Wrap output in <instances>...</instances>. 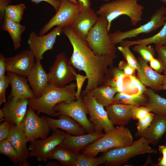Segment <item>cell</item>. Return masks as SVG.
<instances>
[{
  "label": "cell",
  "instance_id": "obj_1",
  "mask_svg": "<svg viewBox=\"0 0 166 166\" xmlns=\"http://www.w3.org/2000/svg\"><path fill=\"white\" fill-rule=\"evenodd\" d=\"M62 32L67 37L73 48L69 59L70 64L89 77L83 90L89 91L103 84L105 75L109 67L113 65V59L95 53L86 40L79 37L70 26L64 27Z\"/></svg>",
  "mask_w": 166,
  "mask_h": 166
},
{
  "label": "cell",
  "instance_id": "obj_11",
  "mask_svg": "<svg viewBox=\"0 0 166 166\" xmlns=\"http://www.w3.org/2000/svg\"><path fill=\"white\" fill-rule=\"evenodd\" d=\"M70 103L61 102L56 104L53 110L57 116L60 114L67 115L79 123L87 133L94 132L93 126L87 117V109L81 96Z\"/></svg>",
  "mask_w": 166,
  "mask_h": 166
},
{
  "label": "cell",
  "instance_id": "obj_48",
  "mask_svg": "<svg viewBox=\"0 0 166 166\" xmlns=\"http://www.w3.org/2000/svg\"><path fill=\"white\" fill-rule=\"evenodd\" d=\"M31 1L36 4H39L42 2H46L53 7L56 12L59 9L61 2V0H31Z\"/></svg>",
  "mask_w": 166,
  "mask_h": 166
},
{
  "label": "cell",
  "instance_id": "obj_51",
  "mask_svg": "<svg viewBox=\"0 0 166 166\" xmlns=\"http://www.w3.org/2000/svg\"><path fill=\"white\" fill-rule=\"evenodd\" d=\"M78 5L81 10L90 7L91 0H77Z\"/></svg>",
  "mask_w": 166,
  "mask_h": 166
},
{
  "label": "cell",
  "instance_id": "obj_12",
  "mask_svg": "<svg viewBox=\"0 0 166 166\" xmlns=\"http://www.w3.org/2000/svg\"><path fill=\"white\" fill-rule=\"evenodd\" d=\"M62 28L57 26L50 32L42 35H38L34 31L30 34L27 42L36 60H42L44 53L53 49L56 38L62 32Z\"/></svg>",
  "mask_w": 166,
  "mask_h": 166
},
{
  "label": "cell",
  "instance_id": "obj_42",
  "mask_svg": "<svg viewBox=\"0 0 166 166\" xmlns=\"http://www.w3.org/2000/svg\"><path fill=\"white\" fill-rule=\"evenodd\" d=\"M75 80L76 81L77 90L75 94V99L78 98L81 96V90L83 84L87 79L89 78L86 75L83 76L77 73H75Z\"/></svg>",
  "mask_w": 166,
  "mask_h": 166
},
{
  "label": "cell",
  "instance_id": "obj_35",
  "mask_svg": "<svg viewBox=\"0 0 166 166\" xmlns=\"http://www.w3.org/2000/svg\"><path fill=\"white\" fill-rule=\"evenodd\" d=\"M0 141V153L9 157L14 164L19 163L17 152L10 142L6 139Z\"/></svg>",
  "mask_w": 166,
  "mask_h": 166
},
{
  "label": "cell",
  "instance_id": "obj_29",
  "mask_svg": "<svg viewBox=\"0 0 166 166\" xmlns=\"http://www.w3.org/2000/svg\"><path fill=\"white\" fill-rule=\"evenodd\" d=\"M90 91L96 101L104 107L113 102L115 95L118 92L116 88L104 84Z\"/></svg>",
  "mask_w": 166,
  "mask_h": 166
},
{
  "label": "cell",
  "instance_id": "obj_5",
  "mask_svg": "<svg viewBox=\"0 0 166 166\" xmlns=\"http://www.w3.org/2000/svg\"><path fill=\"white\" fill-rule=\"evenodd\" d=\"M133 141V137L129 130L125 126H118L105 133L82 151L84 153L95 157L100 152L126 146Z\"/></svg>",
  "mask_w": 166,
  "mask_h": 166
},
{
  "label": "cell",
  "instance_id": "obj_30",
  "mask_svg": "<svg viewBox=\"0 0 166 166\" xmlns=\"http://www.w3.org/2000/svg\"><path fill=\"white\" fill-rule=\"evenodd\" d=\"M148 101L145 105L155 115H166V99L161 97L152 89H147L146 93Z\"/></svg>",
  "mask_w": 166,
  "mask_h": 166
},
{
  "label": "cell",
  "instance_id": "obj_57",
  "mask_svg": "<svg viewBox=\"0 0 166 166\" xmlns=\"http://www.w3.org/2000/svg\"><path fill=\"white\" fill-rule=\"evenodd\" d=\"M103 1L105 2H109L111 0H102Z\"/></svg>",
  "mask_w": 166,
  "mask_h": 166
},
{
  "label": "cell",
  "instance_id": "obj_9",
  "mask_svg": "<svg viewBox=\"0 0 166 166\" xmlns=\"http://www.w3.org/2000/svg\"><path fill=\"white\" fill-rule=\"evenodd\" d=\"M74 68L70 64L64 52L59 53L50 66L48 73L49 84L63 87L75 80Z\"/></svg>",
  "mask_w": 166,
  "mask_h": 166
},
{
  "label": "cell",
  "instance_id": "obj_54",
  "mask_svg": "<svg viewBox=\"0 0 166 166\" xmlns=\"http://www.w3.org/2000/svg\"><path fill=\"white\" fill-rule=\"evenodd\" d=\"M57 164H56V163L53 162H49L48 163H47L46 164V166H54V165H57Z\"/></svg>",
  "mask_w": 166,
  "mask_h": 166
},
{
  "label": "cell",
  "instance_id": "obj_26",
  "mask_svg": "<svg viewBox=\"0 0 166 166\" xmlns=\"http://www.w3.org/2000/svg\"><path fill=\"white\" fill-rule=\"evenodd\" d=\"M1 22L0 29L10 34L14 49L19 48L21 45L22 35L26 29L25 26L13 21L5 15Z\"/></svg>",
  "mask_w": 166,
  "mask_h": 166
},
{
  "label": "cell",
  "instance_id": "obj_23",
  "mask_svg": "<svg viewBox=\"0 0 166 166\" xmlns=\"http://www.w3.org/2000/svg\"><path fill=\"white\" fill-rule=\"evenodd\" d=\"M59 118L54 119L45 116L48 126L53 130L60 129L68 133L74 135L86 134V132L82 126L70 117L63 114L57 116Z\"/></svg>",
  "mask_w": 166,
  "mask_h": 166
},
{
  "label": "cell",
  "instance_id": "obj_55",
  "mask_svg": "<svg viewBox=\"0 0 166 166\" xmlns=\"http://www.w3.org/2000/svg\"><path fill=\"white\" fill-rule=\"evenodd\" d=\"M70 2L76 4H78L77 0H67Z\"/></svg>",
  "mask_w": 166,
  "mask_h": 166
},
{
  "label": "cell",
  "instance_id": "obj_56",
  "mask_svg": "<svg viewBox=\"0 0 166 166\" xmlns=\"http://www.w3.org/2000/svg\"><path fill=\"white\" fill-rule=\"evenodd\" d=\"M159 0L166 4V0Z\"/></svg>",
  "mask_w": 166,
  "mask_h": 166
},
{
  "label": "cell",
  "instance_id": "obj_34",
  "mask_svg": "<svg viewBox=\"0 0 166 166\" xmlns=\"http://www.w3.org/2000/svg\"><path fill=\"white\" fill-rule=\"evenodd\" d=\"M101 156L96 158L83 153L78 154L74 166H97L104 164Z\"/></svg>",
  "mask_w": 166,
  "mask_h": 166
},
{
  "label": "cell",
  "instance_id": "obj_50",
  "mask_svg": "<svg viewBox=\"0 0 166 166\" xmlns=\"http://www.w3.org/2000/svg\"><path fill=\"white\" fill-rule=\"evenodd\" d=\"M5 57L2 54H0V78L4 76L6 71Z\"/></svg>",
  "mask_w": 166,
  "mask_h": 166
},
{
  "label": "cell",
  "instance_id": "obj_27",
  "mask_svg": "<svg viewBox=\"0 0 166 166\" xmlns=\"http://www.w3.org/2000/svg\"><path fill=\"white\" fill-rule=\"evenodd\" d=\"M79 153L59 145L50 153L48 158L56 160L63 166H74Z\"/></svg>",
  "mask_w": 166,
  "mask_h": 166
},
{
  "label": "cell",
  "instance_id": "obj_40",
  "mask_svg": "<svg viewBox=\"0 0 166 166\" xmlns=\"http://www.w3.org/2000/svg\"><path fill=\"white\" fill-rule=\"evenodd\" d=\"M10 84L7 75L0 78V105L6 101L5 97L6 89Z\"/></svg>",
  "mask_w": 166,
  "mask_h": 166
},
{
  "label": "cell",
  "instance_id": "obj_39",
  "mask_svg": "<svg viewBox=\"0 0 166 166\" xmlns=\"http://www.w3.org/2000/svg\"><path fill=\"white\" fill-rule=\"evenodd\" d=\"M132 119L138 120L145 117L150 112L146 106H133L132 109Z\"/></svg>",
  "mask_w": 166,
  "mask_h": 166
},
{
  "label": "cell",
  "instance_id": "obj_46",
  "mask_svg": "<svg viewBox=\"0 0 166 166\" xmlns=\"http://www.w3.org/2000/svg\"><path fill=\"white\" fill-rule=\"evenodd\" d=\"M150 67L156 72L160 73L164 72V67L161 61L158 58L153 57L149 61Z\"/></svg>",
  "mask_w": 166,
  "mask_h": 166
},
{
  "label": "cell",
  "instance_id": "obj_43",
  "mask_svg": "<svg viewBox=\"0 0 166 166\" xmlns=\"http://www.w3.org/2000/svg\"><path fill=\"white\" fill-rule=\"evenodd\" d=\"M155 51L158 57L162 62L164 67V72H166V45H156Z\"/></svg>",
  "mask_w": 166,
  "mask_h": 166
},
{
  "label": "cell",
  "instance_id": "obj_3",
  "mask_svg": "<svg viewBox=\"0 0 166 166\" xmlns=\"http://www.w3.org/2000/svg\"><path fill=\"white\" fill-rule=\"evenodd\" d=\"M144 9L138 0H114L102 4L96 12L107 20L109 32L112 21L122 15L128 16L131 25L136 26L142 20Z\"/></svg>",
  "mask_w": 166,
  "mask_h": 166
},
{
  "label": "cell",
  "instance_id": "obj_7",
  "mask_svg": "<svg viewBox=\"0 0 166 166\" xmlns=\"http://www.w3.org/2000/svg\"><path fill=\"white\" fill-rule=\"evenodd\" d=\"M84 103L89 115V120L93 124L94 132L105 133L113 130L115 127L109 120L104 107L98 103L89 91L81 92Z\"/></svg>",
  "mask_w": 166,
  "mask_h": 166
},
{
  "label": "cell",
  "instance_id": "obj_10",
  "mask_svg": "<svg viewBox=\"0 0 166 166\" xmlns=\"http://www.w3.org/2000/svg\"><path fill=\"white\" fill-rule=\"evenodd\" d=\"M29 107L18 127L24 133L27 141L32 142L40 138L47 137L50 129L45 116L40 117Z\"/></svg>",
  "mask_w": 166,
  "mask_h": 166
},
{
  "label": "cell",
  "instance_id": "obj_47",
  "mask_svg": "<svg viewBox=\"0 0 166 166\" xmlns=\"http://www.w3.org/2000/svg\"><path fill=\"white\" fill-rule=\"evenodd\" d=\"M158 150L162 156L159 158L157 165L166 166V143L164 145L159 146Z\"/></svg>",
  "mask_w": 166,
  "mask_h": 166
},
{
  "label": "cell",
  "instance_id": "obj_41",
  "mask_svg": "<svg viewBox=\"0 0 166 166\" xmlns=\"http://www.w3.org/2000/svg\"><path fill=\"white\" fill-rule=\"evenodd\" d=\"M132 84L138 90L137 94L142 95L146 93L147 89L141 81L134 75L128 77Z\"/></svg>",
  "mask_w": 166,
  "mask_h": 166
},
{
  "label": "cell",
  "instance_id": "obj_16",
  "mask_svg": "<svg viewBox=\"0 0 166 166\" xmlns=\"http://www.w3.org/2000/svg\"><path fill=\"white\" fill-rule=\"evenodd\" d=\"M98 18L96 12L91 7L81 10L70 26L79 37L86 40L89 32Z\"/></svg>",
  "mask_w": 166,
  "mask_h": 166
},
{
  "label": "cell",
  "instance_id": "obj_38",
  "mask_svg": "<svg viewBox=\"0 0 166 166\" xmlns=\"http://www.w3.org/2000/svg\"><path fill=\"white\" fill-rule=\"evenodd\" d=\"M155 116L154 113L150 112L144 118L138 120L137 123V132L135 134L141 133L145 131L151 124Z\"/></svg>",
  "mask_w": 166,
  "mask_h": 166
},
{
  "label": "cell",
  "instance_id": "obj_22",
  "mask_svg": "<svg viewBox=\"0 0 166 166\" xmlns=\"http://www.w3.org/2000/svg\"><path fill=\"white\" fill-rule=\"evenodd\" d=\"M27 78L36 97H40L49 84L48 73L44 69L41 61L36 60Z\"/></svg>",
  "mask_w": 166,
  "mask_h": 166
},
{
  "label": "cell",
  "instance_id": "obj_17",
  "mask_svg": "<svg viewBox=\"0 0 166 166\" xmlns=\"http://www.w3.org/2000/svg\"><path fill=\"white\" fill-rule=\"evenodd\" d=\"M16 151L19 159V165L28 166V159L30 157V151L26 146L27 142L24 132L17 126L13 125L7 138Z\"/></svg>",
  "mask_w": 166,
  "mask_h": 166
},
{
  "label": "cell",
  "instance_id": "obj_28",
  "mask_svg": "<svg viewBox=\"0 0 166 166\" xmlns=\"http://www.w3.org/2000/svg\"><path fill=\"white\" fill-rule=\"evenodd\" d=\"M127 76L118 67H109L104 78L103 84L116 88L118 92L124 93V80Z\"/></svg>",
  "mask_w": 166,
  "mask_h": 166
},
{
  "label": "cell",
  "instance_id": "obj_25",
  "mask_svg": "<svg viewBox=\"0 0 166 166\" xmlns=\"http://www.w3.org/2000/svg\"><path fill=\"white\" fill-rule=\"evenodd\" d=\"M166 132V115H155L150 126L143 132L136 134L143 137L154 145H156Z\"/></svg>",
  "mask_w": 166,
  "mask_h": 166
},
{
  "label": "cell",
  "instance_id": "obj_33",
  "mask_svg": "<svg viewBox=\"0 0 166 166\" xmlns=\"http://www.w3.org/2000/svg\"><path fill=\"white\" fill-rule=\"evenodd\" d=\"M25 8L26 6L24 3L9 5L6 8L4 15L13 21L20 23L23 19V15Z\"/></svg>",
  "mask_w": 166,
  "mask_h": 166
},
{
  "label": "cell",
  "instance_id": "obj_8",
  "mask_svg": "<svg viewBox=\"0 0 166 166\" xmlns=\"http://www.w3.org/2000/svg\"><path fill=\"white\" fill-rule=\"evenodd\" d=\"M166 19V7L164 6L157 9L151 16L150 20L146 23L130 30L121 32L117 31L109 33L111 40L116 45L126 39L136 37L142 34H148L155 31L162 26Z\"/></svg>",
  "mask_w": 166,
  "mask_h": 166
},
{
  "label": "cell",
  "instance_id": "obj_15",
  "mask_svg": "<svg viewBox=\"0 0 166 166\" xmlns=\"http://www.w3.org/2000/svg\"><path fill=\"white\" fill-rule=\"evenodd\" d=\"M35 59L31 51L28 49L5 57L6 71L27 78L35 65Z\"/></svg>",
  "mask_w": 166,
  "mask_h": 166
},
{
  "label": "cell",
  "instance_id": "obj_58",
  "mask_svg": "<svg viewBox=\"0 0 166 166\" xmlns=\"http://www.w3.org/2000/svg\"></svg>",
  "mask_w": 166,
  "mask_h": 166
},
{
  "label": "cell",
  "instance_id": "obj_6",
  "mask_svg": "<svg viewBox=\"0 0 166 166\" xmlns=\"http://www.w3.org/2000/svg\"><path fill=\"white\" fill-rule=\"evenodd\" d=\"M108 23L104 18L100 16L89 32L86 41L96 54L105 55L115 59L117 48L110 38L108 30Z\"/></svg>",
  "mask_w": 166,
  "mask_h": 166
},
{
  "label": "cell",
  "instance_id": "obj_24",
  "mask_svg": "<svg viewBox=\"0 0 166 166\" xmlns=\"http://www.w3.org/2000/svg\"><path fill=\"white\" fill-rule=\"evenodd\" d=\"M133 105L113 103L105 107L109 118L113 125L125 126L132 119Z\"/></svg>",
  "mask_w": 166,
  "mask_h": 166
},
{
  "label": "cell",
  "instance_id": "obj_14",
  "mask_svg": "<svg viewBox=\"0 0 166 166\" xmlns=\"http://www.w3.org/2000/svg\"><path fill=\"white\" fill-rule=\"evenodd\" d=\"M66 133L57 129L53 130L52 134L48 137L30 142L28 148L30 157H35L39 161L46 162L49 154L62 143Z\"/></svg>",
  "mask_w": 166,
  "mask_h": 166
},
{
  "label": "cell",
  "instance_id": "obj_13",
  "mask_svg": "<svg viewBox=\"0 0 166 166\" xmlns=\"http://www.w3.org/2000/svg\"><path fill=\"white\" fill-rule=\"evenodd\" d=\"M60 7L55 14L40 30L39 34L45 35L54 26H70L81 9L78 5L67 0H61Z\"/></svg>",
  "mask_w": 166,
  "mask_h": 166
},
{
  "label": "cell",
  "instance_id": "obj_18",
  "mask_svg": "<svg viewBox=\"0 0 166 166\" xmlns=\"http://www.w3.org/2000/svg\"><path fill=\"white\" fill-rule=\"evenodd\" d=\"M7 99L2 108L5 113V120L17 126L26 113L28 99L12 98Z\"/></svg>",
  "mask_w": 166,
  "mask_h": 166
},
{
  "label": "cell",
  "instance_id": "obj_2",
  "mask_svg": "<svg viewBox=\"0 0 166 166\" xmlns=\"http://www.w3.org/2000/svg\"><path fill=\"white\" fill-rule=\"evenodd\" d=\"M76 83L72 82L63 87L48 84L39 97L28 99V106L38 114L41 113L54 117L57 116L53 108L61 102L70 103L74 101Z\"/></svg>",
  "mask_w": 166,
  "mask_h": 166
},
{
  "label": "cell",
  "instance_id": "obj_21",
  "mask_svg": "<svg viewBox=\"0 0 166 166\" xmlns=\"http://www.w3.org/2000/svg\"><path fill=\"white\" fill-rule=\"evenodd\" d=\"M104 134L95 132L81 135H71L66 133L59 145L78 153L87 146L102 137Z\"/></svg>",
  "mask_w": 166,
  "mask_h": 166
},
{
  "label": "cell",
  "instance_id": "obj_32",
  "mask_svg": "<svg viewBox=\"0 0 166 166\" xmlns=\"http://www.w3.org/2000/svg\"><path fill=\"white\" fill-rule=\"evenodd\" d=\"M147 101L148 98L144 94H128L118 92L115 95L113 103L140 106H145Z\"/></svg>",
  "mask_w": 166,
  "mask_h": 166
},
{
  "label": "cell",
  "instance_id": "obj_44",
  "mask_svg": "<svg viewBox=\"0 0 166 166\" xmlns=\"http://www.w3.org/2000/svg\"><path fill=\"white\" fill-rule=\"evenodd\" d=\"M13 124L8 121L4 120L0 124V141L6 139L8 135Z\"/></svg>",
  "mask_w": 166,
  "mask_h": 166
},
{
  "label": "cell",
  "instance_id": "obj_37",
  "mask_svg": "<svg viewBox=\"0 0 166 166\" xmlns=\"http://www.w3.org/2000/svg\"><path fill=\"white\" fill-rule=\"evenodd\" d=\"M130 47L120 45L117 49L121 53L128 63L134 68L137 73L140 72V69L138 59L130 50Z\"/></svg>",
  "mask_w": 166,
  "mask_h": 166
},
{
  "label": "cell",
  "instance_id": "obj_31",
  "mask_svg": "<svg viewBox=\"0 0 166 166\" xmlns=\"http://www.w3.org/2000/svg\"><path fill=\"white\" fill-rule=\"evenodd\" d=\"M120 45L129 47L138 44L148 45L154 44L156 45H166V19L162 28L157 34L151 37L140 39L136 40L128 41L124 40Z\"/></svg>",
  "mask_w": 166,
  "mask_h": 166
},
{
  "label": "cell",
  "instance_id": "obj_45",
  "mask_svg": "<svg viewBox=\"0 0 166 166\" xmlns=\"http://www.w3.org/2000/svg\"><path fill=\"white\" fill-rule=\"evenodd\" d=\"M118 67L122 70L127 77L134 75L136 70L124 60L120 61H119Z\"/></svg>",
  "mask_w": 166,
  "mask_h": 166
},
{
  "label": "cell",
  "instance_id": "obj_20",
  "mask_svg": "<svg viewBox=\"0 0 166 166\" xmlns=\"http://www.w3.org/2000/svg\"><path fill=\"white\" fill-rule=\"evenodd\" d=\"M7 75L11 87V92L7 99H33L35 96L31 89L26 77L7 72Z\"/></svg>",
  "mask_w": 166,
  "mask_h": 166
},
{
  "label": "cell",
  "instance_id": "obj_49",
  "mask_svg": "<svg viewBox=\"0 0 166 166\" xmlns=\"http://www.w3.org/2000/svg\"><path fill=\"white\" fill-rule=\"evenodd\" d=\"M11 2L10 0H0V21L1 22L5 14L6 8Z\"/></svg>",
  "mask_w": 166,
  "mask_h": 166
},
{
  "label": "cell",
  "instance_id": "obj_4",
  "mask_svg": "<svg viewBox=\"0 0 166 166\" xmlns=\"http://www.w3.org/2000/svg\"><path fill=\"white\" fill-rule=\"evenodd\" d=\"M149 142L143 137L126 146L111 149L101 155L107 166H118L138 155L156 153L157 151L150 145Z\"/></svg>",
  "mask_w": 166,
  "mask_h": 166
},
{
  "label": "cell",
  "instance_id": "obj_52",
  "mask_svg": "<svg viewBox=\"0 0 166 166\" xmlns=\"http://www.w3.org/2000/svg\"><path fill=\"white\" fill-rule=\"evenodd\" d=\"M4 120H5V113L2 108L0 109V122Z\"/></svg>",
  "mask_w": 166,
  "mask_h": 166
},
{
  "label": "cell",
  "instance_id": "obj_53",
  "mask_svg": "<svg viewBox=\"0 0 166 166\" xmlns=\"http://www.w3.org/2000/svg\"><path fill=\"white\" fill-rule=\"evenodd\" d=\"M164 77L162 83L163 90H166V72H164Z\"/></svg>",
  "mask_w": 166,
  "mask_h": 166
},
{
  "label": "cell",
  "instance_id": "obj_36",
  "mask_svg": "<svg viewBox=\"0 0 166 166\" xmlns=\"http://www.w3.org/2000/svg\"><path fill=\"white\" fill-rule=\"evenodd\" d=\"M132 49L148 63L155 57V49L151 45L138 44L135 45Z\"/></svg>",
  "mask_w": 166,
  "mask_h": 166
},
{
  "label": "cell",
  "instance_id": "obj_19",
  "mask_svg": "<svg viewBox=\"0 0 166 166\" xmlns=\"http://www.w3.org/2000/svg\"><path fill=\"white\" fill-rule=\"evenodd\" d=\"M138 60L140 69V72L137 73L138 79L145 86L154 91L162 90L164 75L155 71L140 56L138 57Z\"/></svg>",
  "mask_w": 166,
  "mask_h": 166
}]
</instances>
